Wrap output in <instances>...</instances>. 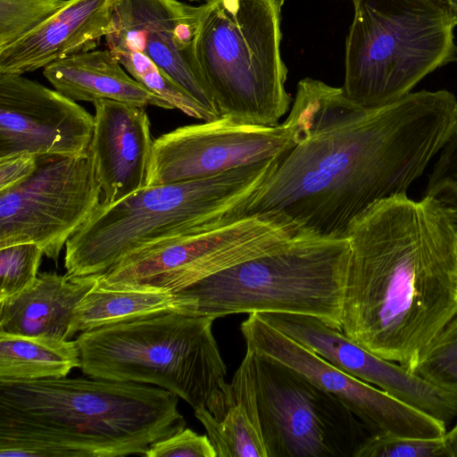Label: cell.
I'll return each mask as SVG.
<instances>
[{
  "label": "cell",
  "mask_w": 457,
  "mask_h": 457,
  "mask_svg": "<svg viewBox=\"0 0 457 457\" xmlns=\"http://www.w3.org/2000/svg\"><path fill=\"white\" fill-rule=\"evenodd\" d=\"M287 119L298 142L279 157L247 216L281 212L306 231L341 237L374 203L406 194L457 130V98L421 90L363 107L342 87L305 78Z\"/></svg>",
  "instance_id": "6da1fadb"
},
{
  "label": "cell",
  "mask_w": 457,
  "mask_h": 457,
  "mask_svg": "<svg viewBox=\"0 0 457 457\" xmlns=\"http://www.w3.org/2000/svg\"><path fill=\"white\" fill-rule=\"evenodd\" d=\"M241 331L246 349L283 362L337 396L370 435L439 438L446 432V426L440 420L339 370L256 312L242 322Z\"/></svg>",
  "instance_id": "4fadbf2b"
},
{
  "label": "cell",
  "mask_w": 457,
  "mask_h": 457,
  "mask_svg": "<svg viewBox=\"0 0 457 457\" xmlns=\"http://www.w3.org/2000/svg\"><path fill=\"white\" fill-rule=\"evenodd\" d=\"M353 6L342 88L356 104L398 100L454 60L457 23L445 0H356Z\"/></svg>",
  "instance_id": "ba28073f"
},
{
  "label": "cell",
  "mask_w": 457,
  "mask_h": 457,
  "mask_svg": "<svg viewBox=\"0 0 457 457\" xmlns=\"http://www.w3.org/2000/svg\"><path fill=\"white\" fill-rule=\"evenodd\" d=\"M456 253H457V239H456Z\"/></svg>",
  "instance_id": "e575fe53"
},
{
  "label": "cell",
  "mask_w": 457,
  "mask_h": 457,
  "mask_svg": "<svg viewBox=\"0 0 457 457\" xmlns=\"http://www.w3.org/2000/svg\"><path fill=\"white\" fill-rule=\"evenodd\" d=\"M205 6V3L195 6L179 0H113L104 39L112 53L146 55L219 118L195 54Z\"/></svg>",
  "instance_id": "5bb4252c"
},
{
  "label": "cell",
  "mask_w": 457,
  "mask_h": 457,
  "mask_svg": "<svg viewBox=\"0 0 457 457\" xmlns=\"http://www.w3.org/2000/svg\"><path fill=\"white\" fill-rule=\"evenodd\" d=\"M268 323L311 349L335 367L377 386L399 401L428 415L444 408L446 392L401 364L378 357L345 335L310 315L258 313Z\"/></svg>",
  "instance_id": "2e32d148"
},
{
  "label": "cell",
  "mask_w": 457,
  "mask_h": 457,
  "mask_svg": "<svg viewBox=\"0 0 457 457\" xmlns=\"http://www.w3.org/2000/svg\"><path fill=\"white\" fill-rule=\"evenodd\" d=\"M344 236L342 332L408 369L457 315V226L439 199L401 194L371 204Z\"/></svg>",
  "instance_id": "7a4b0ae2"
},
{
  "label": "cell",
  "mask_w": 457,
  "mask_h": 457,
  "mask_svg": "<svg viewBox=\"0 0 457 457\" xmlns=\"http://www.w3.org/2000/svg\"><path fill=\"white\" fill-rule=\"evenodd\" d=\"M455 54H456V58L455 59L457 60V48H456Z\"/></svg>",
  "instance_id": "836d02e7"
},
{
  "label": "cell",
  "mask_w": 457,
  "mask_h": 457,
  "mask_svg": "<svg viewBox=\"0 0 457 457\" xmlns=\"http://www.w3.org/2000/svg\"><path fill=\"white\" fill-rule=\"evenodd\" d=\"M214 319L177 312L81 332L75 339L88 377L158 386L204 407L226 385Z\"/></svg>",
  "instance_id": "52a82bcc"
},
{
  "label": "cell",
  "mask_w": 457,
  "mask_h": 457,
  "mask_svg": "<svg viewBox=\"0 0 457 457\" xmlns=\"http://www.w3.org/2000/svg\"><path fill=\"white\" fill-rule=\"evenodd\" d=\"M267 457H353L370 435L331 393L296 370L246 349Z\"/></svg>",
  "instance_id": "9c48e42d"
},
{
  "label": "cell",
  "mask_w": 457,
  "mask_h": 457,
  "mask_svg": "<svg viewBox=\"0 0 457 457\" xmlns=\"http://www.w3.org/2000/svg\"><path fill=\"white\" fill-rule=\"evenodd\" d=\"M197 61L219 117L272 127L288 112L282 60L284 0H206Z\"/></svg>",
  "instance_id": "5b68a950"
},
{
  "label": "cell",
  "mask_w": 457,
  "mask_h": 457,
  "mask_svg": "<svg viewBox=\"0 0 457 457\" xmlns=\"http://www.w3.org/2000/svg\"><path fill=\"white\" fill-rule=\"evenodd\" d=\"M121 66L111 50H91L52 62L43 74L54 89L73 101L110 99L141 107L174 109Z\"/></svg>",
  "instance_id": "ffe728a7"
},
{
  "label": "cell",
  "mask_w": 457,
  "mask_h": 457,
  "mask_svg": "<svg viewBox=\"0 0 457 457\" xmlns=\"http://www.w3.org/2000/svg\"><path fill=\"white\" fill-rule=\"evenodd\" d=\"M298 142L287 119L272 127L219 117L182 126L154 139L145 186L199 179L280 157Z\"/></svg>",
  "instance_id": "7c38bea8"
},
{
  "label": "cell",
  "mask_w": 457,
  "mask_h": 457,
  "mask_svg": "<svg viewBox=\"0 0 457 457\" xmlns=\"http://www.w3.org/2000/svg\"><path fill=\"white\" fill-rule=\"evenodd\" d=\"M94 116L56 89L22 74L0 73V158L88 151Z\"/></svg>",
  "instance_id": "9a60e30c"
},
{
  "label": "cell",
  "mask_w": 457,
  "mask_h": 457,
  "mask_svg": "<svg viewBox=\"0 0 457 457\" xmlns=\"http://www.w3.org/2000/svg\"><path fill=\"white\" fill-rule=\"evenodd\" d=\"M278 159L212 177L144 187L116 203L101 202L66 243L67 274H103L144 247L212 231L246 217Z\"/></svg>",
  "instance_id": "277c9868"
},
{
  "label": "cell",
  "mask_w": 457,
  "mask_h": 457,
  "mask_svg": "<svg viewBox=\"0 0 457 457\" xmlns=\"http://www.w3.org/2000/svg\"><path fill=\"white\" fill-rule=\"evenodd\" d=\"M37 167V155L28 153L0 158V192L28 178Z\"/></svg>",
  "instance_id": "4dcf8cb0"
},
{
  "label": "cell",
  "mask_w": 457,
  "mask_h": 457,
  "mask_svg": "<svg viewBox=\"0 0 457 457\" xmlns=\"http://www.w3.org/2000/svg\"><path fill=\"white\" fill-rule=\"evenodd\" d=\"M425 195L442 201L457 226V130L440 151L428 177Z\"/></svg>",
  "instance_id": "f1b7e54d"
},
{
  "label": "cell",
  "mask_w": 457,
  "mask_h": 457,
  "mask_svg": "<svg viewBox=\"0 0 457 457\" xmlns=\"http://www.w3.org/2000/svg\"><path fill=\"white\" fill-rule=\"evenodd\" d=\"M356 0H352L353 3H354Z\"/></svg>",
  "instance_id": "d590c367"
},
{
  "label": "cell",
  "mask_w": 457,
  "mask_h": 457,
  "mask_svg": "<svg viewBox=\"0 0 457 457\" xmlns=\"http://www.w3.org/2000/svg\"><path fill=\"white\" fill-rule=\"evenodd\" d=\"M97 278L38 274L30 287L0 301V332L68 340L75 310Z\"/></svg>",
  "instance_id": "d6986e66"
},
{
  "label": "cell",
  "mask_w": 457,
  "mask_h": 457,
  "mask_svg": "<svg viewBox=\"0 0 457 457\" xmlns=\"http://www.w3.org/2000/svg\"><path fill=\"white\" fill-rule=\"evenodd\" d=\"M445 4L457 23V0H445Z\"/></svg>",
  "instance_id": "d6a6232c"
},
{
  "label": "cell",
  "mask_w": 457,
  "mask_h": 457,
  "mask_svg": "<svg viewBox=\"0 0 457 457\" xmlns=\"http://www.w3.org/2000/svg\"><path fill=\"white\" fill-rule=\"evenodd\" d=\"M408 370L438 387L457 395V315Z\"/></svg>",
  "instance_id": "d4e9b609"
},
{
  "label": "cell",
  "mask_w": 457,
  "mask_h": 457,
  "mask_svg": "<svg viewBox=\"0 0 457 457\" xmlns=\"http://www.w3.org/2000/svg\"><path fill=\"white\" fill-rule=\"evenodd\" d=\"M113 0H70L33 31L0 49V73L24 74L95 49L108 32Z\"/></svg>",
  "instance_id": "ac0fdd59"
},
{
  "label": "cell",
  "mask_w": 457,
  "mask_h": 457,
  "mask_svg": "<svg viewBox=\"0 0 457 457\" xmlns=\"http://www.w3.org/2000/svg\"><path fill=\"white\" fill-rule=\"evenodd\" d=\"M172 312L192 315L190 301L179 293L110 286L97 278L75 310L70 338L78 332Z\"/></svg>",
  "instance_id": "7402d4cb"
},
{
  "label": "cell",
  "mask_w": 457,
  "mask_h": 457,
  "mask_svg": "<svg viewBox=\"0 0 457 457\" xmlns=\"http://www.w3.org/2000/svg\"><path fill=\"white\" fill-rule=\"evenodd\" d=\"M75 368H80L75 340L0 332V381L64 378Z\"/></svg>",
  "instance_id": "603a6c76"
},
{
  "label": "cell",
  "mask_w": 457,
  "mask_h": 457,
  "mask_svg": "<svg viewBox=\"0 0 457 457\" xmlns=\"http://www.w3.org/2000/svg\"><path fill=\"white\" fill-rule=\"evenodd\" d=\"M305 233L283 213H257L212 231L139 249L99 274L98 280L178 293L220 270L273 253Z\"/></svg>",
  "instance_id": "30bf717a"
},
{
  "label": "cell",
  "mask_w": 457,
  "mask_h": 457,
  "mask_svg": "<svg viewBox=\"0 0 457 457\" xmlns=\"http://www.w3.org/2000/svg\"><path fill=\"white\" fill-rule=\"evenodd\" d=\"M448 457H457V424L443 436Z\"/></svg>",
  "instance_id": "1f68e13d"
},
{
  "label": "cell",
  "mask_w": 457,
  "mask_h": 457,
  "mask_svg": "<svg viewBox=\"0 0 457 457\" xmlns=\"http://www.w3.org/2000/svg\"><path fill=\"white\" fill-rule=\"evenodd\" d=\"M178 396L87 378L0 381V457H122L186 428Z\"/></svg>",
  "instance_id": "3957f363"
},
{
  "label": "cell",
  "mask_w": 457,
  "mask_h": 457,
  "mask_svg": "<svg viewBox=\"0 0 457 457\" xmlns=\"http://www.w3.org/2000/svg\"><path fill=\"white\" fill-rule=\"evenodd\" d=\"M144 456L217 457V453L207 435H199L185 428L151 445Z\"/></svg>",
  "instance_id": "f546056e"
},
{
  "label": "cell",
  "mask_w": 457,
  "mask_h": 457,
  "mask_svg": "<svg viewBox=\"0 0 457 457\" xmlns=\"http://www.w3.org/2000/svg\"><path fill=\"white\" fill-rule=\"evenodd\" d=\"M101 193L89 150L37 156L28 178L0 192V248L36 244L57 263L68 240L99 205Z\"/></svg>",
  "instance_id": "8fae6325"
},
{
  "label": "cell",
  "mask_w": 457,
  "mask_h": 457,
  "mask_svg": "<svg viewBox=\"0 0 457 457\" xmlns=\"http://www.w3.org/2000/svg\"><path fill=\"white\" fill-rule=\"evenodd\" d=\"M43 255V250L31 243L0 248V301L35 282Z\"/></svg>",
  "instance_id": "4316f807"
},
{
  "label": "cell",
  "mask_w": 457,
  "mask_h": 457,
  "mask_svg": "<svg viewBox=\"0 0 457 457\" xmlns=\"http://www.w3.org/2000/svg\"><path fill=\"white\" fill-rule=\"evenodd\" d=\"M194 411L217 457H267L245 355L232 381L216 391L204 407Z\"/></svg>",
  "instance_id": "44dd1931"
},
{
  "label": "cell",
  "mask_w": 457,
  "mask_h": 457,
  "mask_svg": "<svg viewBox=\"0 0 457 457\" xmlns=\"http://www.w3.org/2000/svg\"><path fill=\"white\" fill-rule=\"evenodd\" d=\"M70 0H0V49L22 38Z\"/></svg>",
  "instance_id": "484cf974"
},
{
  "label": "cell",
  "mask_w": 457,
  "mask_h": 457,
  "mask_svg": "<svg viewBox=\"0 0 457 457\" xmlns=\"http://www.w3.org/2000/svg\"><path fill=\"white\" fill-rule=\"evenodd\" d=\"M353 457H448L443 437L419 438L379 433L370 435Z\"/></svg>",
  "instance_id": "83f0119b"
},
{
  "label": "cell",
  "mask_w": 457,
  "mask_h": 457,
  "mask_svg": "<svg viewBox=\"0 0 457 457\" xmlns=\"http://www.w3.org/2000/svg\"><path fill=\"white\" fill-rule=\"evenodd\" d=\"M88 147L104 201L116 203L145 186L154 139L145 107L98 99Z\"/></svg>",
  "instance_id": "e0dca14e"
},
{
  "label": "cell",
  "mask_w": 457,
  "mask_h": 457,
  "mask_svg": "<svg viewBox=\"0 0 457 457\" xmlns=\"http://www.w3.org/2000/svg\"><path fill=\"white\" fill-rule=\"evenodd\" d=\"M113 54L133 79L167 101L173 108L204 121L218 118L189 96L146 55L139 52H116Z\"/></svg>",
  "instance_id": "cb8c5ba5"
},
{
  "label": "cell",
  "mask_w": 457,
  "mask_h": 457,
  "mask_svg": "<svg viewBox=\"0 0 457 457\" xmlns=\"http://www.w3.org/2000/svg\"><path fill=\"white\" fill-rule=\"evenodd\" d=\"M350 259L345 236L305 233L287 245L214 273L178 292L192 315L297 313L342 330Z\"/></svg>",
  "instance_id": "8992f818"
}]
</instances>
